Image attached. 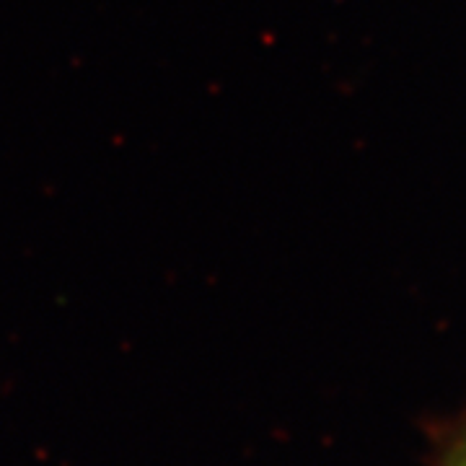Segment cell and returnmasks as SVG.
<instances>
[{
	"label": "cell",
	"mask_w": 466,
	"mask_h": 466,
	"mask_svg": "<svg viewBox=\"0 0 466 466\" xmlns=\"http://www.w3.org/2000/svg\"><path fill=\"white\" fill-rule=\"evenodd\" d=\"M453 466H466V443H464V449H461V453L456 456V461H453Z\"/></svg>",
	"instance_id": "cell-1"
}]
</instances>
